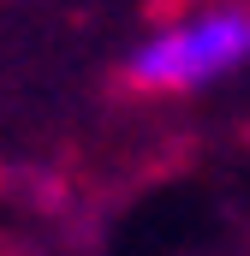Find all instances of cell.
<instances>
[{"instance_id":"1","label":"cell","mask_w":250,"mask_h":256,"mask_svg":"<svg viewBox=\"0 0 250 256\" xmlns=\"http://www.w3.org/2000/svg\"><path fill=\"white\" fill-rule=\"evenodd\" d=\"M250 66V0L190 6L125 54V84L143 96H190Z\"/></svg>"}]
</instances>
